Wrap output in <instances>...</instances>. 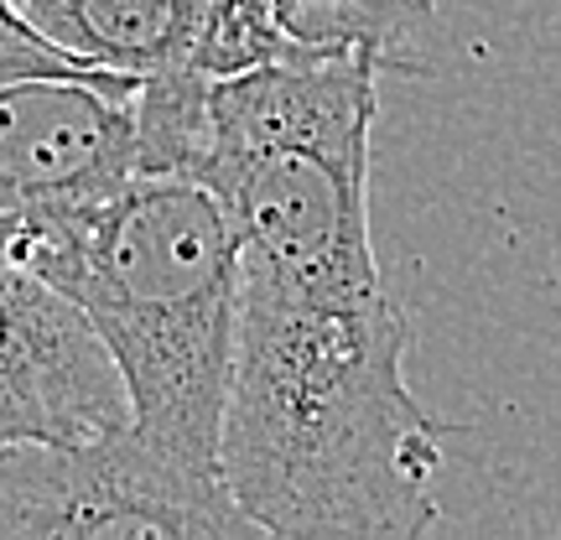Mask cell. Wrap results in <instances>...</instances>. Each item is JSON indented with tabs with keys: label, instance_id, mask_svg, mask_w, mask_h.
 <instances>
[{
	"label": "cell",
	"instance_id": "obj_1",
	"mask_svg": "<svg viewBox=\"0 0 561 540\" xmlns=\"http://www.w3.org/2000/svg\"><path fill=\"white\" fill-rule=\"evenodd\" d=\"M411 322L385 286L291 291L240 276L224 483L261 536H426L442 426L405 384Z\"/></svg>",
	"mask_w": 561,
	"mask_h": 540
},
{
	"label": "cell",
	"instance_id": "obj_2",
	"mask_svg": "<svg viewBox=\"0 0 561 540\" xmlns=\"http://www.w3.org/2000/svg\"><path fill=\"white\" fill-rule=\"evenodd\" d=\"M11 265L53 280L121 369L125 437L193 494L229 499L224 411L240 343V234L208 182L136 177L83 214H21Z\"/></svg>",
	"mask_w": 561,
	"mask_h": 540
},
{
	"label": "cell",
	"instance_id": "obj_3",
	"mask_svg": "<svg viewBox=\"0 0 561 540\" xmlns=\"http://www.w3.org/2000/svg\"><path fill=\"white\" fill-rule=\"evenodd\" d=\"M380 68L297 53L208 79L203 177L234 219L240 276L291 291L385 286L369 240V130Z\"/></svg>",
	"mask_w": 561,
	"mask_h": 540
},
{
	"label": "cell",
	"instance_id": "obj_4",
	"mask_svg": "<svg viewBox=\"0 0 561 540\" xmlns=\"http://www.w3.org/2000/svg\"><path fill=\"white\" fill-rule=\"evenodd\" d=\"M0 536L224 540L261 530L240 509L193 494L121 426L100 441H0Z\"/></svg>",
	"mask_w": 561,
	"mask_h": 540
},
{
	"label": "cell",
	"instance_id": "obj_5",
	"mask_svg": "<svg viewBox=\"0 0 561 540\" xmlns=\"http://www.w3.org/2000/svg\"><path fill=\"white\" fill-rule=\"evenodd\" d=\"M140 73H32L0 83V208L83 214L140 177Z\"/></svg>",
	"mask_w": 561,
	"mask_h": 540
},
{
	"label": "cell",
	"instance_id": "obj_6",
	"mask_svg": "<svg viewBox=\"0 0 561 540\" xmlns=\"http://www.w3.org/2000/svg\"><path fill=\"white\" fill-rule=\"evenodd\" d=\"M125 421L130 395L89 312L0 265V441H100Z\"/></svg>",
	"mask_w": 561,
	"mask_h": 540
},
{
	"label": "cell",
	"instance_id": "obj_7",
	"mask_svg": "<svg viewBox=\"0 0 561 540\" xmlns=\"http://www.w3.org/2000/svg\"><path fill=\"white\" fill-rule=\"evenodd\" d=\"M21 16L62 53L115 73L193 68L208 0H16Z\"/></svg>",
	"mask_w": 561,
	"mask_h": 540
},
{
	"label": "cell",
	"instance_id": "obj_8",
	"mask_svg": "<svg viewBox=\"0 0 561 540\" xmlns=\"http://www.w3.org/2000/svg\"><path fill=\"white\" fill-rule=\"evenodd\" d=\"M437 0H297V21L312 42L354 47L385 68H421L416 42L432 26Z\"/></svg>",
	"mask_w": 561,
	"mask_h": 540
},
{
	"label": "cell",
	"instance_id": "obj_9",
	"mask_svg": "<svg viewBox=\"0 0 561 540\" xmlns=\"http://www.w3.org/2000/svg\"><path fill=\"white\" fill-rule=\"evenodd\" d=\"M286 16H291V0H208L193 68L203 79H229L261 62L297 58V47L286 37Z\"/></svg>",
	"mask_w": 561,
	"mask_h": 540
},
{
	"label": "cell",
	"instance_id": "obj_10",
	"mask_svg": "<svg viewBox=\"0 0 561 540\" xmlns=\"http://www.w3.org/2000/svg\"><path fill=\"white\" fill-rule=\"evenodd\" d=\"M94 62L62 53L58 42H47L42 32L21 26V21H0V83L32 79V73H89Z\"/></svg>",
	"mask_w": 561,
	"mask_h": 540
},
{
	"label": "cell",
	"instance_id": "obj_11",
	"mask_svg": "<svg viewBox=\"0 0 561 540\" xmlns=\"http://www.w3.org/2000/svg\"><path fill=\"white\" fill-rule=\"evenodd\" d=\"M0 21H21V26H32V21L21 16V5H16V0H0ZM32 32H37V26H32Z\"/></svg>",
	"mask_w": 561,
	"mask_h": 540
}]
</instances>
